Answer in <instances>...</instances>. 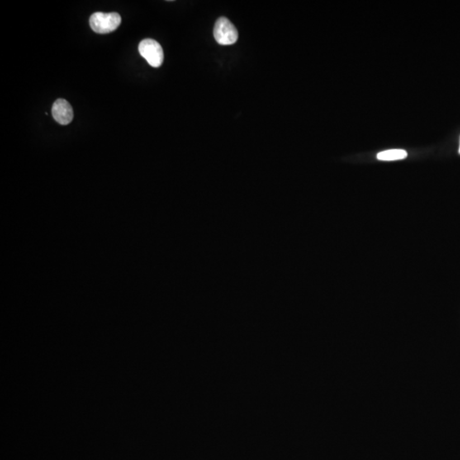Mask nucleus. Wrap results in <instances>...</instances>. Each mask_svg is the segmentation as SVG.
I'll return each mask as SVG.
<instances>
[{"label": "nucleus", "instance_id": "4", "mask_svg": "<svg viewBox=\"0 0 460 460\" xmlns=\"http://www.w3.org/2000/svg\"><path fill=\"white\" fill-rule=\"evenodd\" d=\"M51 113L56 121L62 125L70 124L73 119L72 106L65 99H58L53 104Z\"/></svg>", "mask_w": 460, "mask_h": 460}, {"label": "nucleus", "instance_id": "3", "mask_svg": "<svg viewBox=\"0 0 460 460\" xmlns=\"http://www.w3.org/2000/svg\"><path fill=\"white\" fill-rule=\"evenodd\" d=\"M214 38L221 45H230L238 40V31L229 19L222 16L214 26Z\"/></svg>", "mask_w": 460, "mask_h": 460}, {"label": "nucleus", "instance_id": "6", "mask_svg": "<svg viewBox=\"0 0 460 460\" xmlns=\"http://www.w3.org/2000/svg\"><path fill=\"white\" fill-rule=\"evenodd\" d=\"M458 153H459V154H460V142H459V148H458Z\"/></svg>", "mask_w": 460, "mask_h": 460}, {"label": "nucleus", "instance_id": "5", "mask_svg": "<svg viewBox=\"0 0 460 460\" xmlns=\"http://www.w3.org/2000/svg\"><path fill=\"white\" fill-rule=\"evenodd\" d=\"M408 153L403 149H390V150L383 151L377 153V158L380 160L384 161H392V160H399L407 158Z\"/></svg>", "mask_w": 460, "mask_h": 460}, {"label": "nucleus", "instance_id": "2", "mask_svg": "<svg viewBox=\"0 0 460 460\" xmlns=\"http://www.w3.org/2000/svg\"><path fill=\"white\" fill-rule=\"evenodd\" d=\"M140 55L153 68H159L164 61L161 45L151 39H143L138 46Z\"/></svg>", "mask_w": 460, "mask_h": 460}, {"label": "nucleus", "instance_id": "1", "mask_svg": "<svg viewBox=\"0 0 460 460\" xmlns=\"http://www.w3.org/2000/svg\"><path fill=\"white\" fill-rule=\"evenodd\" d=\"M121 23V16L116 12H96L90 18V26L96 34H110L115 31Z\"/></svg>", "mask_w": 460, "mask_h": 460}]
</instances>
